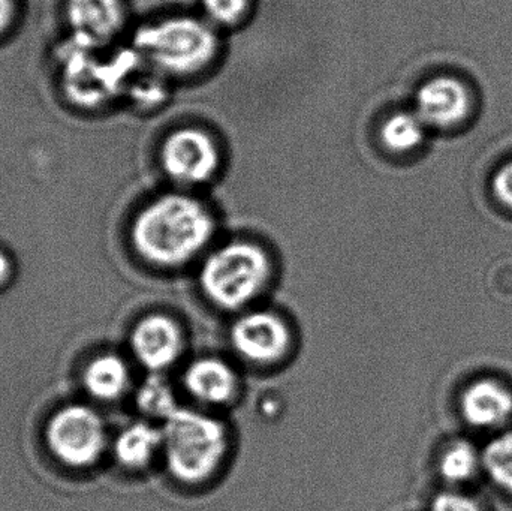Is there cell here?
Here are the masks:
<instances>
[{
    "mask_svg": "<svg viewBox=\"0 0 512 511\" xmlns=\"http://www.w3.org/2000/svg\"><path fill=\"white\" fill-rule=\"evenodd\" d=\"M135 47L162 78L192 80L218 63L222 38L203 15L176 14L144 26Z\"/></svg>",
    "mask_w": 512,
    "mask_h": 511,
    "instance_id": "3",
    "label": "cell"
},
{
    "mask_svg": "<svg viewBox=\"0 0 512 511\" xmlns=\"http://www.w3.org/2000/svg\"><path fill=\"white\" fill-rule=\"evenodd\" d=\"M162 426L150 420L129 423L117 434L114 458L126 470L141 471L162 458Z\"/></svg>",
    "mask_w": 512,
    "mask_h": 511,
    "instance_id": "13",
    "label": "cell"
},
{
    "mask_svg": "<svg viewBox=\"0 0 512 511\" xmlns=\"http://www.w3.org/2000/svg\"><path fill=\"white\" fill-rule=\"evenodd\" d=\"M135 405L144 419L158 425H162L182 407L173 384L165 374H147L138 384Z\"/></svg>",
    "mask_w": 512,
    "mask_h": 511,
    "instance_id": "16",
    "label": "cell"
},
{
    "mask_svg": "<svg viewBox=\"0 0 512 511\" xmlns=\"http://www.w3.org/2000/svg\"><path fill=\"white\" fill-rule=\"evenodd\" d=\"M84 386L99 401L111 402L122 398L131 386L128 363L116 354L96 357L84 372Z\"/></svg>",
    "mask_w": 512,
    "mask_h": 511,
    "instance_id": "15",
    "label": "cell"
},
{
    "mask_svg": "<svg viewBox=\"0 0 512 511\" xmlns=\"http://www.w3.org/2000/svg\"><path fill=\"white\" fill-rule=\"evenodd\" d=\"M460 407L466 422L474 428H499L512 417V393L499 381L483 378L466 387Z\"/></svg>",
    "mask_w": 512,
    "mask_h": 511,
    "instance_id": "11",
    "label": "cell"
},
{
    "mask_svg": "<svg viewBox=\"0 0 512 511\" xmlns=\"http://www.w3.org/2000/svg\"><path fill=\"white\" fill-rule=\"evenodd\" d=\"M158 159L162 174L174 188L195 192L218 179L225 153L212 131L185 125L164 135Z\"/></svg>",
    "mask_w": 512,
    "mask_h": 511,
    "instance_id": "5",
    "label": "cell"
},
{
    "mask_svg": "<svg viewBox=\"0 0 512 511\" xmlns=\"http://www.w3.org/2000/svg\"><path fill=\"white\" fill-rule=\"evenodd\" d=\"M254 6L255 0H200V15L219 32L233 30L249 20Z\"/></svg>",
    "mask_w": 512,
    "mask_h": 511,
    "instance_id": "18",
    "label": "cell"
},
{
    "mask_svg": "<svg viewBox=\"0 0 512 511\" xmlns=\"http://www.w3.org/2000/svg\"><path fill=\"white\" fill-rule=\"evenodd\" d=\"M218 218L210 204L192 191L173 188L141 207L131 242L141 260L174 270L201 260L212 249Z\"/></svg>",
    "mask_w": 512,
    "mask_h": 511,
    "instance_id": "1",
    "label": "cell"
},
{
    "mask_svg": "<svg viewBox=\"0 0 512 511\" xmlns=\"http://www.w3.org/2000/svg\"><path fill=\"white\" fill-rule=\"evenodd\" d=\"M228 341L243 362L270 368L280 365L292 353L294 330L279 312L254 306L236 315Z\"/></svg>",
    "mask_w": 512,
    "mask_h": 511,
    "instance_id": "6",
    "label": "cell"
},
{
    "mask_svg": "<svg viewBox=\"0 0 512 511\" xmlns=\"http://www.w3.org/2000/svg\"><path fill=\"white\" fill-rule=\"evenodd\" d=\"M45 438L51 453L74 468L95 464L107 446V431L101 416L83 405L57 411L48 422Z\"/></svg>",
    "mask_w": 512,
    "mask_h": 511,
    "instance_id": "7",
    "label": "cell"
},
{
    "mask_svg": "<svg viewBox=\"0 0 512 511\" xmlns=\"http://www.w3.org/2000/svg\"><path fill=\"white\" fill-rule=\"evenodd\" d=\"M481 462L490 479L512 494V431L496 437L484 450Z\"/></svg>",
    "mask_w": 512,
    "mask_h": 511,
    "instance_id": "19",
    "label": "cell"
},
{
    "mask_svg": "<svg viewBox=\"0 0 512 511\" xmlns=\"http://www.w3.org/2000/svg\"><path fill=\"white\" fill-rule=\"evenodd\" d=\"M427 129L414 110H396L382 117L376 128V138L384 152L408 156L423 146Z\"/></svg>",
    "mask_w": 512,
    "mask_h": 511,
    "instance_id": "14",
    "label": "cell"
},
{
    "mask_svg": "<svg viewBox=\"0 0 512 511\" xmlns=\"http://www.w3.org/2000/svg\"><path fill=\"white\" fill-rule=\"evenodd\" d=\"M161 426V461L174 482L203 485L221 471L230 453V431L216 414L180 407Z\"/></svg>",
    "mask_w": 512,
    "mask_h": 511,
    "instance_id": "4",
    "label": "cell"
},
{
    "mask_svg": "<svg viewBox=\"0 0 512 511\" xmlns=\"http://www.w3.org/2000/svg\"><path fill=\"white\" fill-rule=\"evenodd\" d=\"M480 456L471 443L457 441L450 444L439 458V474L450 483H463L472 479L480 467Z\"/></svg>",
    "mask_w": 512,
    "mask_h": 511,
    "instance_id": "17",
    "label": "cell"
},
{
    "mask_svg": "<svg viewBox=\"0 0 512 511\" xmlns=\"http://www.w3.org/2000/svg\"><path fill=\"white\" fill-rule=\"evenodd\" d=\"M492 188L501 204L512 210V159L499 168L493 177Z\"/></svg>",
    "mask_w": 512,
    "mask_h": 511,
    "instance_id": "21",
    "label": "cell"
},
{
    "mask_svg": "<svg viewBox=\"0 0 512 511\" xmlns=\"http://www.w3.org/2000/svg\"><path fill=\"white\" fill-rule=\"evenodd\" d=\"M12 15L11 0H0V32L8 26Z\"/></svg>",
    "mask_w": 512,
    "mask_h": 511,
    "instance_id": "22",
    "label": "cell"
},
{
    "mask_svg": "<svg viewBox=\"0 0 512 511\" xmlns=\"http://www.w3.org/2000/svg\"><path fill=\"white\" fill-rule=\"evenodd\" d=\"M274 278V263L264 246L251 239L213 245L198 264V287L210 305L237 315L254 308Z\"/></svg>",
    "mask_w": 512,
    "mask_h": 511,
    "instance_id": "2",
    "label": "cell"
},
{
    "mask_svg": "<svg viewBox=\"0 0 512 511\" xmlns=\"http://www.w3.org/2000/svg\"><path fill=\"white\" fill-rule=\"evenodd\" d=\"M430 511H484L474 498L457 492H444L433 500Z\"/></svg>",
    "mask_w": 512,
    "mask_h": 511,
    "instance_id": "20",
    "label": "cell"
},
{
    "mask_svg": "<svg viewBox=\"0 0 512 511\" xmlns=\"http://www.w3.org/2000/svg\"><path fill=\"white\" fill-rule=\"evenodd\" d=\"M182 389L203 410L231 407L242 392V378L230 360L195 357L182 372Z\"/></svg>",
    "mask_w": 512,
    "mask_h": 511,
    "instance_id": "9",
    "label": "cell"
},
{
    "mask_svg": "<svg viewBox=\"0 0 512 511\" xmlns=\"http://www.w3.org/2000/svg\"><path fill=\"white\" fill-rule=\"evenodd\" d=\"M412 110L429 129H451L471 114V92L459 78L436 75L418 87Z\"/></svg>",
    "mask_w": 512,
    "mask_h": 511,
    "instance_id": "10",
    "label": "cell"
},
{
    "mask_svg": "<svg viewBox=\"0 0 512 511\" xmlns=\"http://www.w3.org/2000/svg\"><path fill=\"white\" fill-rule=\"evenodd\" d=\"M132 356L147 374H165L179 365L188 336L179 320L167 312H152L138 320L129 336Z\"/></svg>",
    "mask_w": 512,
    "mask_h": 511,
    "instance_id": "8",
    "label": "cell"
},
{
    "mask_svg": "<svg viewBox=\"0 0 512 511\" xmlns=\"http://www.w3.org/2000/svg\"><path fill=\"white\" fill-rule=\"evenodd\" d=\"M9 273V261L5 254L0 252V284L5 281Z\"/></svg>",
    "mask_w": 512,
    "mask_h": 511,
    "instance_id": "23",
    "label": "cell"
},
{
    "mask_svg": "<svg viewBox=\"0 0 512 511\" xmlns=\"http://www.w3.org/2000/svg\"><path fill=\"white\" fill-rule=\"evenodd\" d=\"M68 18L77 35L93 44L122 29L125 9L120 0H68Z\"/></svg>",
    "mask_w": 512,
    "mask_h": 511,
    "instance_id": "12",
    "label": "cell"
}]
</instances>
